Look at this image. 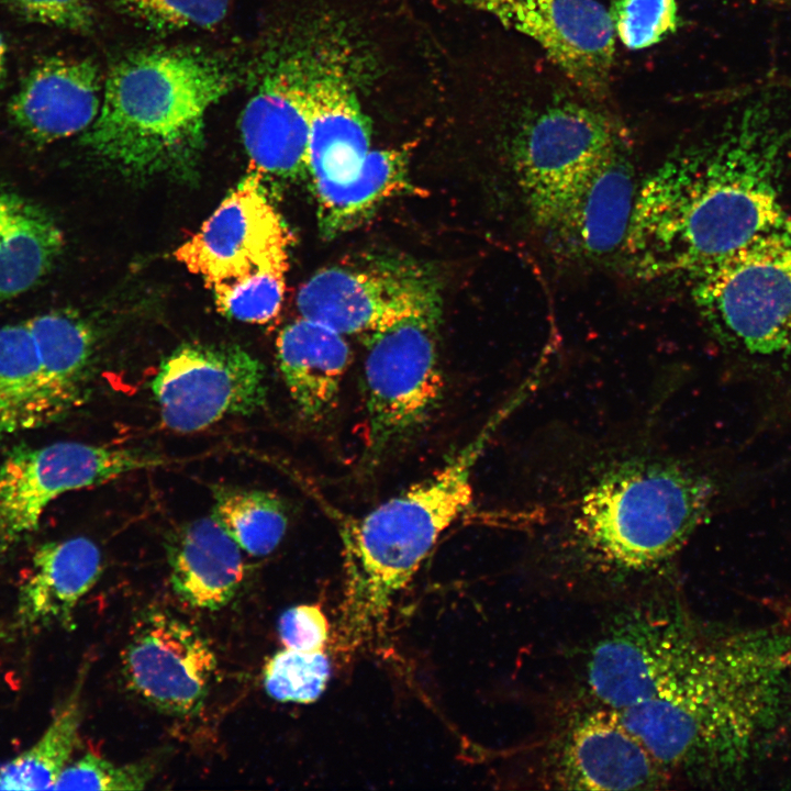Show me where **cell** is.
Segmentation results:
<instances>
[{
	"label": "cell",
	"instance_id": "6da1fadb",
	"mask_svg": "<svg viewBox=\"0 0 791 791\" xmlns=\"http://www.w3.org/2000/svg\"><path fill=\"white\" fill-rule=\"evenodd\" d=\"M790 105L781 89L755 92L715 137L672 154L643 181L624 243L638 277L694 281L781 222Z\"/></svg>",
	"mask_w": 791,
	"mask_h": 791
},
{
	"label": "cell",
	"instance_id": "7a4b0ae2",
	"mask_svg": "<svg viewBox=\"0 0 791 791\" xmlns=\"http://www.w3.org/2000/svg\"><path fill=\"white\" fill-rule=\"evenodd\" d=\"M790 677L786 643L773 625L711 627L672 682L616 712L671 779L728 782L745 773L781 723Z\"/></svg>",
	"mask_w": 791,
	"mask_h": 791
},
{
	"label": "cell",
	"instance_id": "3957f363",
	"mask_svg": "<svg viewBox=\"0 0 791 791\" xmlns=\"http://www.w3.org/2000/svg\"><path fill=\"white\" fill-rule=\"evenodd\" d=\"M519 404L512 397L433 476L361 516L342 515L339 635L345 646L358 647L383 630L394 598L442 534L469 509L475 465L497 427Z\"/></svg>",
	"mask_w": 791,
	"mask_h": 791
},
{
	"label": "cell",
	"instance_id": "277c9868",
	"mask_svg": "<svg viewBox=\"0 0 791 791\" xmlns=\"http://www.w3.org/2000/svg\"><path fill=\"white\" fill-rule=\"evenodd\" d=\"M231 87L226 68L201 53L131 54L111 68L82 142L132 175L183 174L202 149L208 111Z\"/></svg>",
	"mask_w": 791,
	"mask_h": 791
},
{
	"label": "cell",
	"instance_id": "5b68a950",
	"mask_svg": "<svg viewBox=\"0 0 791 791\" xmlns=\"http://www.w3.org/2000/svg\"><path fill=\"white\" fill-rule=\"evenodd\" d=\"M710 477L668 459L635 458L606 469L581 497L572 532L591 558L644 571L672 558L708 517Z\"/></svg>",
	"mask_w": 791,
	"mask_h": 791
},
{
	"label": "cell",
	"instance_id": "8992f818",
	"mask_svg": "<svg viewBox=\"0 0 791 791\" xmlns=\"http://www.w3.org/2000/svg\"><path fill=\"white\" fill-rule=\"evenodd\" d=\"M713 334L764 370L765 385L791 387V215L693 281Z\"/></svg>",
	"mask_w": 791,
	"mask_h": 791
},
{
	"label": "cell",
	"instance_id": "52a82bcc",
	"mask_svg": "<svg viewBox=\"0 0 791 791\" xmlns=\"http://www.w3.org/2000/svg\"><path fill=\"white\" fill-rule=\"evenodd\" d=\"M94 352V332L71 312L51 311L0 327V441L79 406Z\"/></svg>",
	"mask_w": 791,
	"mask_h": 791
},
{
	"label": "cell",
	"instance_id": "ba28073f",
	"mask_svg": "<svg viewBox=\"0 0 791 791\" xmlns=\"http://www.w3.org/2000/svg\"><path fill=\"white\" fill-rule=\"evenodd\" d=\"M439 317H414L367 334L365 461L376 467L431 419L443 396Z\"/></svg>",
	"mask_w": 791,
	"mask_h": 791
},
{
	"label": "cell",
	"instance_id": "9c48e42d",
	"mask_svg": "<svg viewBox=\"0 0 791 791\" xmlns=\"http://www.w3.org/2000/svg\"><path fill=\"white\" fill-rule=\"evenodd\" d=\"M289 244V231L268 197L263 176L253 171L174 255L202 278L216 302L247 281L285 278Z\"/></svg>",
	"mask_w": 791,
	"mask_h": 791
},
{
	"label": "cell",
	"instance_id": "30bf717a",
	"mask_svg": "<svg viewBox=\"0 0 791 791\" xmlns=\"http://www.w3.org/2000/svg\"><path fill=\"white\" fill-rule=\"evenodd\" d=\"M297 305L301 316L343 335H367L410 319L441 316L435 276L397 258L323 269L301 287Z\"/></svg>",
	"mask_w": 791,
	"mask_h": 791
},
{
	"label": "cell",
	"instance_id": "8fae6325",
	"mask_svg": "<svg viewBox=\"0 0 791 791\" xmlns=\"http://www.w3.org/2000/svg\"><path fill=\"white\" fill-rule=\"evenodd\" d=\"M166 464L158 454L79 442L19 448L0 464V548L35 532L48 505L66 492Z\"/></svg>",
	"mask_w": 791,
	"mask_h": 791
},
{
	"label": "cell",
	"instance_id": "7c38bea8",
	"mask_svg": "<svg viewBox=\"0 0 791 791\" xmlns=\"http://www.w3.org/2000/svg\"><path fill=\"white\" fill-rule=\"evenodd\" d=\"M701 623L680 608L647 606L613 625L587 662L591 694L621 711L654 698L692 654Z\"/></svg>",
	"mask_w": 791,
	"mask_h": 791
},
{
	"label": "cell",
	"instance_id": "4fadbf2b",
	"mask_svg": "<svg viewBox=\"0 0 791 791\" xmlns=\"http://www.w3.org/2000/svg\"><path fill=\"white\" fill-rule=\"evenodd\" d=\"M622 145L615 124L597 109L560 102L533 114L515 136L513 166L536 224Z\"/></svg>",
	"mask_w": 791,
	"mask_h": 791
},
{
	"label": "cell",
	"instance_id": "5bb4252c",
	"mask_svg": "<svg viewBox=\"0 0 791 791\" xmlns=\"http://www.w3.org/2000/svg\"><path fill=\"white\" fill-rule=\"evenodd\" d=\"M163 423L181 433L202 431L224 417L250 415L266 403L263 364L238 345L183 344L160 364L152 381Z\"/></svg>",
	"mask_w": 791,
	"mask_h": 791
},
{
	"label": "cell",
	"instance_id": "9a60e30c",
	"mask_svg": "<svg viewBox=\"0 0 791 791\" xmlns=\"http://www.w3.org/2000/svg\"><path fill=\"white\" fill-rule=\"evenodd\" d=\"M535 42L582 92L604 97L612 73L615 32L597 0H461Z\"/></svg>",
	"mask_w": 791,
	"mask_h": 791
},
{
	"label": "cell",
	"instance_id": "2e32d148",
	"mask_svg": "<svg viewBox=\"0 0 791 791\" xmlns=\"http://www.w3.org/2000/svg\"><path fill=\"white\" fill-rule=\"evenodd\" d=\"M122 668L130 689L153 708L176 716L203 705L216 657L200 632L166 612H151L134 626Z\"/></svg>",
	"mask_w": 791,
	"mask_h": 791
},
{
	"label": "cell",
	"instance_id": "e0dca14e",
	"mask_svg": "<svg viewBox=\"0 0 791 791\" xmlns=\"http://www.w3.org/2000/svg\"><path fill=\"white\" fill-rule=\"evenodd\" d=\"M548 746L545 782L566 790H654L671 781L612 709L575 717Z\"/></svg>",
	"mask_w": 791,
	"mask_h": 791
},
{
	"label": "cell",
	"instance_id": "ac0fdd59",
	"mask_svg": "<svg viewBox=\"0 0 791 791\" xmlns=\"http://www.w3.org/2000/svg\"><path fill=\"white\" fill-rule=\"evenodd\" d=\"M317 58L292 55L257 87L241 118L254 171L282 180L308 175L309 89Z\"/></svg>",
	"mask_w": 791,
	"mask_h": 791
},
{
	"label": "cell",
	"instance_id": "d6986e66",
	"mask_svg": "<svg viewBox=\"0 0 791 791\" xmlns=\"http://www.w3.org/2000/svg\"><path fill=\"white\" fill-rule=\"evenodd\" d=\"M637 186L624 145L600 161L539 226L554 252L597 259L624 246Z\"/></svg>",
	"mask_w": 791,
	"mask_h": 791
},
{
	"label": "cell",
	"instance_id": "ffe728a7",
	"mask_svg": "<svg viewBox=\"0 0 791 791\" xmlns=\"http://www.w3.org/2000/svg\"><path fill=\"white\" fill-rule=\"evenodd\" d=\"M308 176L347 182L370 152V125L342 60L317 58L309 89Z\"/></svg>",
	"mask_w": 791,
	"mask_h": 791
},
{
	"label": "cell",
	"instance_id": "44dd1931",
	"mask_svg": "<svg viewBox=\"0 0 791 791\" xmlns=\"http://www.w3.org/2000/svg\"><path fill=\"white\" fill-rule=\"evenodd\" d=\"M100 77L88 59L52 56L26 75L8 107L16 127L46 144L87 131L100 105Z\"/></svg>",
	"mask_w": 791,
	"mask_h": 791
},
{
	"label": "cell",
	"instance_id": "7402d4cb",
	"mask_svg": "<svg viewBox=\"0 0 791 791\" xmlns=\"http://www.w3.org/2000/svg\"><path fill=\"white\" fill-rule=\"evenodd\" d=\"M166 548L172 589L185 602L216 611L234 598L245 575L242 548L212 515L177 528Z\"/></svg>",
	"mask_w": 791,
	"mask_h": 791
},
{
	"label": "cell",
	"instance_id": "603a6c76",
	"mask_svg": "<svg viewBox=\"0 0 791 791\" xmlns=\"http://www.w3.org/2000/svg\"><path fill=\"white\" fill-rule=\"evenodd\" d=\"M101 554L89 538L78 536L41 545L18 595V624L44 627L73 625L80 599L97 583Z\"/></svg>",
	"mask_w": 791,
	"mask_h": 791
},
{
	"label": "cell",
	"instance_id": "cb8c5ba5",
	"mask_svg": "<svg viewBox=\"0 0 791 791\" xmlns=\"http://www.w3.org/2000/svg\"><path fill=\"white\" fill-rule=\"evenodd\" d=\"M283 381L300 415L316 423L333 410L350 349L344 335L319 321L301 316L277 339Z\"/></svg>",
	"mask_w": 791,
	"mask_h": 791
},
{
	"label": "cell",
	"instance_id": "d4e9b609",
	"mask_svg": "<svg viewBox=\"0 0 791 791\" xmlns=\"http://www.w3.org/2000/svg\"><path fill=\"white\" fill-rule=\"evenodd\" d=\"M64 245L63 231L51 213L0 183V301L43 281Z\"/></svg>",
	"mask_w": 791,
	"mask_h": 791
},
{
	"label": "cell",
	"instance_id": "484cf974",
	"mask_svg": "<svg viewBox=\"0 0 791 791\" xmlns=\"http://www.w3.org/2000/svg\"><path fill=\"white\" fill-rule=\"evenodd\" d=\"M403 151H370L358 175L347 182L311 180L323 236L335 237L359 225L406 186Z\"/></svg>",
	"mask_w": 791,
	"mask_h": 791
},
{
	"label": "cell",
	"instance_id": "4316f807",
	"mask_svg": "<svg viewBox=\"0 0 791 791\" xmlns=\"http://www.w3.org/2000/svg\"><path fill=\"white\" fill-rule=\"evenodd\" d=\"M83 677L37 740L0 767V790L53 789L79 742Z\"/></svg>",
	"mask_w": 791,
	"mask_h": 791
},
{
	"label": "cell",
	"instance_id": "83f0119b",
	"mask_svg": "<svg viewBox=\"0 0 791 791\" xmlns=\"http://www.w3.org/2000/svg\"><path fill=\"white\" fill-rule=\"evenodd\" d=\"M212 516L242 550L255 557L272 553L282 541L287 509L280 498L263 490L231 486L212 488Z\"/></svg>",
	"mask_w": 791,
	"mask_h": 791
},
{
	"label": "cell",
	"instance_id": "f1b7e54d",
	"mask_svg": "<svg viewBox=\"0 0 791 791\" xmlns=\"http://www.w3.org/2000/svg\"><path fill=\"white\" fill-rule=\"evenodd\" d=\"M331 675L328 657L322 651L304 653L285 648L264 667V687L279 702L312 703L324 692Z\"/></svg>",
	"mask_w": 791,
	"mask_h": 791
},
{
	"label": "cell",
	"instance_id": "f546056e",
	"mask_svg": "<svg viewBox=\"0 0 791 791\" xmlns=\"http://www.w3.org/2000/svg\"><path fill=\"white\" fill-rule=\"evenodd\" d=\"M157 761L116 766L91 753L69 762L52 790H142L155 777Z\"/></svg>",
	"mask_w": 791,
	"mask_h": 791
},
{
	"label": "cell",
	"instance_id": "4dcf8cb0",
	"mask_svg": "<svg viewBox=\"0 0 791 791\" xmlns=\"http://www.w3.org/2000/svg\"><path fill=\"white\" fill-rule=\"evenodd\" d=\"M609 12L615 36L630 49L655 45L678 25L676 0H614Z\"/></svg>",
	"mask_w": 791,
	"mask_h": 791
},
{
	"label": "cell",
	"instance_id": "1f68e13d",
	"mask_svg": "<svg viewBox=\"0 0 791 791\" xmlns=\"http://www.w3.org/2000/svg\"><path fill=\"white\" fill-rule=\"evenodd\" d=\"M230 0H120L125 13L159 30L212 27L226 15Z\"/></svg>",
	"mask_w": 791,
	"mask_h": 791
},
{
	"label": "cell",
	"instance_id": "d6a6232c",
	"mask_svg": "<svg viewBox=\"0 0 791 791\" xmlns=\"http://www.w3.org/2000/svg\"><path fill=\"white\" fill-rule=\"evenodd\" d=\"M15 14L27 21L66 29L88 31L93 23L87 0H0Z\"/></svg>",
	"mask_w": 791,
	"mask_h": 791
},
{
	"label": "cell",
	"instance_id": "836d02e7",
	"mask_svg": "<svg viewBox=\"0 0 791 791\" xmlns=\"http://www.w3.org/2000/svg\"><path fill=\"white\" fill-rule=\"evenodd\" d=\"M278 633L285 648L304 653L324 650L328 640V621L316 604H300L287 609L278 622Z\"/></svg>",
	"mask_w": 791,
	"mask_h": 791
},
{
	"label": "cell",
	"instance_id": "e575fe53",
	"mask_svg": "<svg viewBox=\"0 0 791 791\" xmlns=\"http://www.w3.org/2000/svg\"><path fill=\"white\" fill-rule=\"evenodd\" d=\"M764 604L775 616L773 626L784 639L787 657L791 665V594L781 598H766Z\"/></svg>",
	"mask_w": 791,
	"mask_h": 791
},
{
	"label": "cell",
	"instance_id": "d590c367",
	"mask_svg": "<svg viewBox=\"0 0 791 791\" xmlns=\"http://www.w3.org/2000/svg\"><path fill=\"white\" fill-rule=\"evenodd\" d=\"M7 45L2 34L0 33V89L5 75Z\"/></svg>",
	"mask_w": 791,
	"mask_h": 791
},
{
	"label": "cell",
	"instance_id": "8d00e7d4",
	"mask_svg": "<svg viewBox=\"0 0 791 791\" xmlns=\"http://www.w3.org/2000/svg\"><path fill=\"white\" fill-rule=\"evenodd\" d=\"M757 3L778 7H791V0H754Z\"/></svg>",
	"mask_w": 791,
	"mask_h": 791
},
{
	"label": "cell",
	"instance_id": "74e56055",
	"mask_svg": "<svg viewBox=\"0 0 791 791\" xmlns=\"http://www.w3.org/2000/svg\"><path fill=\"white\" fill-rule=\"evenodd\" d=\"M4 633H5V632L0 628V638L3 636Z\"/></svg>",
	"mask_w": 791,
	"mask_h": 791
}]
</instances>
